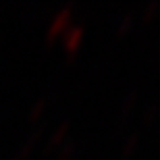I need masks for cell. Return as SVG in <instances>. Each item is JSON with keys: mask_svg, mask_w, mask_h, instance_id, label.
<instances>
[{"mask_svg": "<svg viewBox=\"0 0 160 160\" xmlns=\"http://www.w3.org/2000/svg\"><path fill=\"white\" fill-rule=\"evenodd\" d=\"M77 154V143L75 142H65L62 148L56 152V160H73Z\"/></svg>", "mask_w": 160, "mask_h": 160, "instance_id": "cell-4", "label": "cell"}, {"mask_svg": "<svg viewBox=\"0 0 160 160\" xmlns=\"http://www.w3.org/2000/svg\"><path fill=\"white\" fill-rule=\"evenodd\" d=\"M71 25H73V6L67 4V6H62V8L54 15V19L50 21V25H48L46 44H48V46H52V42L65 36V31L69 29Z\"/></svg>", "mask_w": 160, "mask_h": 160, "instance_id": "cell-1", "label": "cell"}, {"mask_svg": "<svg viewBox=\"0 0 160 160\" xmlns=\"http://www.w3.org/2000/svg\"><path fill=\"white\" fill-rule=\"evenodd\" d=\"M135 98H137L135 94H129V96L123 100V106H121V110H119V121H121V123H125V121H127V117L131 114V110H133V104H135Z\"/></svg>", "mask_w": 160, "mask_h": 160, "instance_id": "cell-7", "label": "cell"}, {"mask_svg": "<svg viewBox=\"0 0 160 160\" xmlns=\"http://www.w3.org/2000/svg\"><path fill=\"white\" fill-rule=\"evenodd\" d=\"M69 131H71V121H62V123L54 129V133L50 137H48V142H46V154H50L54 148H60V143L65 142V137L69 135Z\"/></svg>", "mask_w": 160, "mask_h": 160, "instance_id": "cell-3", "label": "cell"}, {"mask_svg": "<svg viewBox=\"0 0 160 160\" xmlns=\"http://www.w3.org/2000/svg\"><path fill=\"white\" fill-rule=\"evenodd\" d=\"M137 146H139V133H131V135L127 137V142L123 143V152H121V156H123V158H129V156L137 150Z\"/></svg>", "mask_w": 160, "mask_h": 160, "instance_id": "cell-6", "label": "cell"}, {"mask_svg": "<svg viewBox=\"0 0 160 160\" xmlns=\"http://www.w3.org/2000/svg\"><path fill=\"white\" fill-rule=\"evenodd\" d=\"M133 27H135V17H133V15H125V17H121L117 33H119V36H127V33H131Z\"/></svg>", "mask_w": 160, "mask_h": 160, "instance_id": "cell-8", "label": "cell"}, {"mask_svg": "<svg viewBox=\"0 0 160 160\" xmlns=\"http://www.w3.org/2000/svg\"><path fill=\"white\" fill-rule=\"evenodd\" d=\"M158 11H160V4H158V2H150V4L146 6V11H143L142 21H143V23H152V21L156 19V15H158Z\"/></svg>", "mask_w": 160, "mask_h": 160, "instance_id": "cell-9", "label": "cell"}, {"mask_svg": "<svg viewBox=\"0 0 160 160\" xmlns=\"http://www.w3.org/2000/svg\"><path fill=\"white\" fill-rule=\"evenodd\" d=\"M83 40H85L83 25H71V27L65 31V36H62V50H65L67 60H75L79 48L83 46Z\"/></svg>", "mask_w": 160, "mask_h": 160, "instance_id": "cell-2", "label": "cell"}, {"mask_svg": "<svg viewBox=\"0 0 160 160\" xmlns=\"http://www.w3.org/2000/svg\"><path fill=\"white\" fill-rule=\"evenodd\" d=\"M158 110H160V108H158V104H150V106H148V110H146V114H143V123H146V125H150L152 121L156 119V117H158Z\"/></svg>", "mask_w": 160, "mask_h": 160, "instance_id": "cell-11", "label": "cell"}, {"mask_svg": "<svg viewBox=\"0 0 160 160\" xmlns=\"http://www.w3.org/2000/svg\"><path fill=\"white\" fill-rule=\"evenodd\" d=\"M42 135V129L40 131H33L29 137H27V142L23 143V148H21V154H19V160H27V156L31 154V150H33V146H36V142L40 139Z\"/></svg>", "mask_w": 160, "mask_h": 160, "instance_id": "cell-5", "label": "cell"}, {"mask_svg": "<svg viewBox=\"0 0 160 160\" xmlns=\"http://www.w3.org/2000/svg\"><path fill=\"white\" fill-rule=\"evenodd\" d=\"M44 108H46V100H38V102H33V106H31V110H29V121L40 119L42 114H44Z\"/></svg>", "mask_w": 160, "mask_h": 160, "instance_id": "cell-10", "label": "cell"}]
</instances>
